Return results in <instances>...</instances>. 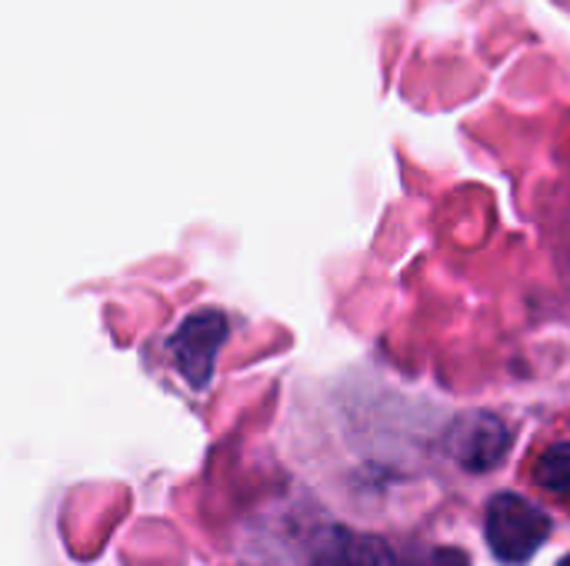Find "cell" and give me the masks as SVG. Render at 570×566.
Wrapping results in <instances>:
<instances>
[{"label":"cell","instance_id":"277c9868","mask_svg":"<svg viewBox=\"0 0 570 566\" xmlns=\"http://www.w3.org/2000/svg\"><path fill=\"white\" fill-rule=\"evenodd\" d=\"M311 566H394L384 540L351 530H334L321 540Z\"/></svg>","mask_w":570,"mask_h":566},{"label":"cell","instance_id":"5b68a950","mask_svg":"<svg viewBox=\"0 0 570 566\" xmlns=\"http://www.w3.org/2000/svg\"><path fill=\"white\" fill-rule=\"evenodd\" d=\"M534 480H538L544 490L558 494V497H570V440L548 447V450L538 457Z\"/></svg>","mask_w":570,"mask_h":566},{"label":"cell","instance_id":"6da1fadb","mask_svg":"<svg viewBox=\"0 0 570 566\" xmlns=\"http://www.w3.org/2000/svg\"><path fill=\"white\" fill-rule=\"evenodd\" d=\"M551 534V520L518 494H501L488 507V544L498 560L524 564L531 560Z\"/></svg>","mask_w":570,"mask_h":566},{"label":"cell","instance_id":"3957f363","mask_svg":"<svg viewBox=\"0 0 570 566\" xmlns=\"http://www.w3.org/2000/svg\"><path fill=\"white\" fill-rule=\"evenodd\" d=\"M448 447L454 454V460L468 470H491L501 464V457L511 447V434L508 427L491 417V414H468L454 424Z\"/></svg>","mask_w":570,"mask_h":566},{"label":"cell","instance_id":"8992f818","mask_svg":"<svg viewBox=\"0 0 570 566\" xmlns=\"http://www.w3.org/2000/svg\"><path fill=\"white\" fill-rule=\"evenodd\" d=\"M431 566H468V560L458 550H441V554L431 557Z\"/></svg>","mask_w":570,"mask_h":566},{"label":"cell","instance_id":"52a82bcc","mask_svg":"<svg viewBox=\"0 0 570 566\" xmlns=\"http://www.w3.org/2000/svg\"><path fill=\"white\" fill-rule=\"evenodd\" d=\"M558 566H570V557H564V560H561V564Z\"/></svg>","mask_w":570,"mask_h":566},{"label":"cell","instance_id":"7a4b0ae2","mask_svg":"<svg viewBox=\"0 0 570 566\" xmlns=\"http://www.w3.org/2000/svg\"><path fill=\"white\" fill-rule=\"evenodd\" d=\"M227 334H230V327L220 310H197L170 337V357L190 387L210 384L214 364H217L220 347L227 344Z\"/></svg>","mask_w":570,"mask_h":566}]
</instances>
